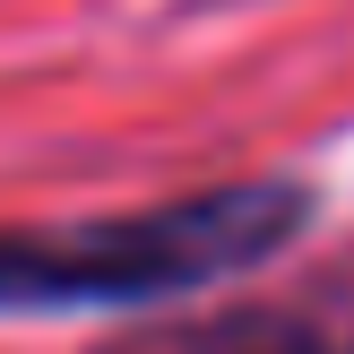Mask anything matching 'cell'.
Segmentation results:
<instances>
[{
    "label": "cell",
    "mask_w": 354,
    "mask_h": 354,
    "mask_svg": "<svg viewBox=\"0 0 354 354\" xmlns=\"http://www.w3.org/2000/svg\"><path fill=\"white\" fill-rule=\"evenodd\" d=\"M320 199L294 173H242L147 207L0 225V320L44 311H165L268 268L311 234Z\"/></svg>",
    "instance_id": "1"
},
{
    "label": "cell",
    "mask_w": 354,
    "mask_h": 354,
    "mask_svg": "<svg viewBox=\"0 0 354 354\" xmlns=\"http://www.w3.org/2000/svg\"><path fill=\"white\" fill-rule=\"evenodd\" d=\"M86 354H354V234L251 294L182 303L173 320H130Z\"/></svg>",
    "instance_id": "2"
}]
</instances>
